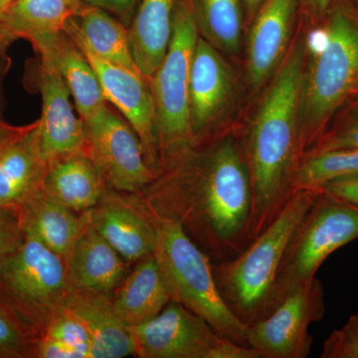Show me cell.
I'll return each instance as SVG.
<instances>
[{"label":"cell","mask_w":358,"mask_h":358,"mask_svg":"<svg viewBox=\"0 0 358 358\" xmlns=\"http://www.w3.org/2000/svg\"><path fill=\"white\" fill-rule=\"evenodd\" d=\"M187 147L166 159L178 164L159 180L157 214L180 223L211 261L230 260L250 244L252 192L244 150L232 136L193 157Z\"/></svg>","instance_id":"6da1fadb"},{"label":"cell","mask_w":358,"mask_h":358,"mask_svg":"<svg viewBox=\"0 0 358 358\" xmlns=\"http://www.w3.org/2000/svg\"><path fill=\"white\" fill-rule=\"evenodd\" d=\"M305 51L294 45L273 80L244 148L252 207L250 243L271 225L296 189L301 159L300 124Z\"/></svg>","instance_id":"7a4b0ae2"},{"label":"cell","mask_w":358,"mask_h":358,"mask_svg":"<svg viewBox=\"0 0 358 358\" xmlns=\"http://www.w3.org/2000/svg\"><path fill=\"white\" fill-rule=\"evenodd\" d=\"M320 32V43L305 69L301 150H310L336 113L358 94V13L350 0H334Z\"/></svg>","instance_id":"3957f363"},{"label":"cell","mask_w":358,"mask_h":358,"mask_svg":"<svg viewBox=\"0 0 358 358\" xmlns=\"http://www.w3.org/2000/svg\"><path fill=\"white\" fill-rule=\"evenodd\" d=\"M320 190H296L274 222L242 253L212 266L224 303L246 326L260 322L275 310V281L285 249Z\"/></svg>","instance_id":"277c9868"},{"label":"cell","mask_w":358,"mask_h":358,"mask_svg":"<svg viewBox=\"0 0 358 358\" xmlns=\"http://www.w3.org/2000/svg\"><path fill=\"white\" fill-rule=\"evenodd\" d=\"M157 228L154 252L173 301L206 320L224 338L248 343L249 327L224 303L214 279L211 259L173 219L152 216Z\"/></svg>","instance_id":"5b68a950"},{"label":"cell","mask_w":358,"mask_h":358,"mask_svg":"<svg viewBox=\"0 0 358 358\" xmlns=\"http://www.w3.org/2000/svg\"><path fill=\"white\" fill-rule=\"evenodd\" d=\"M199 37L192 3L187 0H178L166 57L148 81L154 100L160 159H169L193 141L189 122V78Z\"/></svg>","instance_id":"8992f818"},{"label":"cell","mask_w":358,"mask_h":358,"mask_svg":"<svg viewBox=\"0 0 358 358\" xmlns=\"http://www.w3.org/2000/svg\"><path fill=\"white\" fill-rule=\"evenodd\" d=\"M358 239V205L320 190L285 249L277 281L275 308L291 292L315 279L336 250Z\"/></svg>","instance_id":"52a82bcc"},{"label":"cell","mask_w":358,"mask_h":358,"mask_svg":"<svg viewBox=\"0 0 358 358\" xmlns=\"http://www.w3.org/2000/svg\"><path fill=\"white\" fill-rule=\"evenodd\" d=\"M72 289L65 259L31 235L0 261V294L28 322L58 308Z\"/></svg>","instance_id":"ba28073f"},{"label":"cell","mask_w":358,"mask_h":358,"mask_svg":"<svg viewBox=\"0 0 358 358\" xmlns=\"http://www.w3.org/2000/svg\"><path fill=\"white\" fill-rule=\"evenodd\" d=\"M86 154L117 192H136L152 185L157 173L148 164L138 134L108 106L83 121Z\"/></svg>","instance_id":"9c48e42d"},{"label":"cell","mask_w":358,"mask_h":358,"mask_svg":"<svg viewBox=\"0 0 358 358\" xmlns=\"http://www.w3.org/2000/svg\"><path fill=\"white\" fill-rule=\"evenodd\" d=\"M324 315V287L315 278L291 292L265 319L249 327V345L264 358H307L313 343L308 327Z\"/></svg>","instance_id":"30bf717a"},{"label":"cell","mask_w":358,"mask_h":358,"mask_svg":"<svg viewBox=\"0 0 358 358\" xmlns=\"http://www.w3.org/2000/svg\"><path fill=\"white\" fill-rule=\"evenodd\" d=\"M133 329L134 355L143 358H212L222 341L213 327L178 301Z\"/></svg>","instance_id":"8fae6325"},{"label":"cell","mask_w":358,"mask_h":358,"mask_svg":"<svg viewBox=\"0 0 358 358\" xmlns=\"http://www.w3.org/2000/svg\"><path fill=\"white\" fill-rule=\"evenodd\" d=\"M26 83L42 99L39 119L40 148L47 162L72 154H86V129L75 114L69 88L56 71L38 60L27 66ZM87 155V154H86Z\"/></svg>","instance_id":"7c38bea8"},{"label":"cell","mask_w":358,"mask_h":358,"mask_svg":"<svg viewBox=\"0 0 358 358\" xmlns=\"http://www.w3.org/2000/svg\"><path fill=\"white\" fill-rule=\"evenodd\" d=\"M46 173L39 120L24 126L0 122V210L17 214L41 192Z\"/></svg>","instance_id":"4fadbf2b"},{"label":"cell","mask_w":358,"mask_h":358,"mask_svg":"<svg viewBox=\"0 0 358 358\" xmlns=\"http://www.w3.org/2000/svg\"><path fill=\"white\" fill-rule=\"evenodd\" d=\"M78 45L95 71L106 100L126 117L140 138L148 164L159 173L155 105L148 82L141 75L103 60L86 47Z\"/></svg>","instance_id":"5bb4252c"},{"label":"cell","mask_w":358,"mask_h":358,"mask_svg":"<svg viewBox=\"0 0 358 358\" xmlns=\"http://www.w3.org/2000/svg\"><path fill=\"white\" fill-rule=\"evenodd\" d=\"M31 45L40 62L64 80L83 121L108 106L95 71L69 33H59Z\"/></svg>","instance_id":"9a60e30c"},{"label":"cell","mask_w":358,"mask_h":358,"mask_svg":"<svg viewBox=\"0 0 358 358\" xmlns=\"http://www.w3.org/2000/svg\"><path fill=\"white\" fill-rule=\"evenodd\" d=\"M231 91L232 79L227 65L215 47L199 35L189 78V122L193 141L200 138L215 122L227 105Z\"/></svg>","instance_id":"2e32d148"},{"label":"cell","mask_w":358,"mask_h":358,"mask_svg":"<svg viewBox=\"0 0 358 358\" xmlns=\"http://www.w3.org/2000/svg\"><path fill=\"white\" fill-rule=\"evenodd\" d=\"M58 308L83 322L91 338V358H122L134 355L133 329L115 312L109 293L72 289Z\"/></svg>","instance_id":"e0dca14e"},{"label":"cell","mask_w":358,"mask_h":358,"mask_svg":"<svg viewBox=\"0 0 358 358\" xmlns=\"http://www.w3.org/2000/svg\"><path fill=\"white\" fill-rule=\"evenodd\" d=\"M124 201L106 192L99 204L86 213L90 224L127 262H136L154 254L157 228L152 217Z\"/></svg>","instance_id":"ac0fdd59"},{"label":"cell","mask_w":358,"mask_h":358,"mask_svg":"<svg viewBox=\"0 0 358 358\" xmlns=\"http://www.w3.org/2000/svg\"><path fill=\"white\" fill-rule=\"evenodd\" d=\"M124 261L96 232L87 216L86 225L66 259L71 286L82 291L110 294L128 275Z\"/></svg>","instance_id":"d6986e66"},{"label":"cell","mask_w":358,"mask_h":358,"mask_svg":"<svg viewBox=\"0 0 358 358\" xmlns=\"http://www.w3.org/2000/svg\"><path fill=\"white\" fill-rule=\"evenodd\" d=\"M252 26L248 42V78L260 86L284 55L296 0H264Z\"/></svg>","instance_id":"ffe728a7"},{"label":"cell","mask_w":358,"mask_h":358,"mask_svg":"<svg viewBox=\"0 0 358 358\" xmlns=\"http://www.w3.org/2000/svg\"><path fill=\"white\" fill-rule=\"evenodd\" d=\"M108 185L86 154H72L47 162L42 190L71 210H91L107 192Z\"/></svg>","instance_id":"44dd1931"},{"label":"cell","mask_w":358,"mask_h":358,"mask_svg":"<svg viewBox=\"0 0 358 358\" xmlns=\"http://www.w3.org/2000/svg\"><path fill=\"white\" fill-rule=\"evenodd\" d=\"M23 235L38 238L46 246L67 259L87 223L86 213L78 216L64 204L41 190L17 212Z\"/></svg>","instance_id":"7402d4cb"},{"label":"cell","mask_w":358,"mask_h":358,"mask_svg":"<svg viewBox=\"0 0 358 358\" xmlns=\"http://www.w3.org/2000/svg\"><path fill=\"white\" fill-rule=\"evenodd\" d=\"M176 4V0H141L128 29L134 62L148 83L166 57Z\"/></svg>","instance_id":"603a6c76"},{"label":"cell","mask_w":358,"mask_h":358,"mask_svg":"<svg viewBox=\"0 0 358 358\" xmlns=\"http://www.w3.org/2000/svg\"><path fill=\"white\" fill-rule=\"evenodd\" d=\"M171 301L154 254L138 261L113 298L115 312L131 327L154 319Z\"/></svg>","instance_id":"cb8c5ba5"},{"label":"cell","mask_w":358,"mask_h":358,"mask_svg":"<svg viewBox=\"0 0 358 358\" xmlns=\"http://www.w3.org/2000/svg\"><path fill=\"white\" fill-rule=\"evenodd\" d=\"M66 31L99 58L141 75L131 53L129 30L107 11L81 4Z\"/></svg>","instance_id":"d4e9b609"},{"label":"cell","mask_w":358,"mask_h":358,"mask_svg":"<svg viewBox=\"0 0 358 358\" xmlns=\"http://www.w3.org/2000/svg\"><path fill=\"white\" fill-rule=\"evenodd\" d=\"M81 4L78 0H13L6 9L7 24L15 40L32 44L65 32Z\"/></svg>","instance_id":"484cf974"},{"label":"cell","mask_w":358,"mask_h":358,"mask_svg":"<svg viewBox=\"0 0 358 358\" xmlns=\"http://www.w3.org/2000/svg\"><path fill=\"white\" fill-rule=\"evenodd\" d=\"M200 33L214 47L235 53L241 38L239 0H190Z\"/></svg>","instance_id":"4316f807"},{"label":"cell","mask_w":358,"mask_h":358,"mask_svg":"<svg viewBox=\"0 0 358 358\" xmlns=\"http://www.w3.org/2000/svg\"><path fill=\"white\" fill-rule=\"evenodd\" d=\"M358 174V148L306 154L296 179V189H322L334 179Z\"/></svg>","instance_id":"83f0119b"},{"label":"cell","mask_w":358,"mask_h":358,"mask_svg":"<svg viewBox=\"0 0 358 358\" xmlns=\"http://www.w3.org/2000/svg\"><path fill=\"white\" fill-rule=\"evenodd\" d=\"M33 327L0 294V357H35Z\"/></svg>","instance_id":"f1b7e54d"},{"label":"cell","mask_w":358,"mask_h":358,"mask_svg":"<svg viewBox=\"0 0 358 358\" xmlns=\"http://www.w3.org/2000/svg\"><path fill=\"white\" fill-rule=\"evenodd\" d=\"M57 308L47 324L43 336L67 346L80 358H91V338L83 322L64 308Z\"/></svg>","instance_id":"f546056e"},{"label":"cell","mask_w":358,"mask_h":358,"mask_svg":"<svg viewBox=\"0 0 358 358\" xmlns=\"http://www.w3.org/2000/svg\"><path fill=\"white\" fill-rule=\"evenodd\" d=\"M350 106L352 107L348 108L345 115L334 124V128L327 129L306 154L358 148V101L352 99Z\"/></svg>","instance_id":"4dcf8cb0"},{"label":"cell","mask_w":358,"mask_h":358,"mask_svg":"<svg viewBox=\"0 0 358 358\" xmlns=\"http://www.w3.org/2000/svg\"><path fill=\"white\" fill-rule=\"evenodd\" d=\"M322 358H358V313L324 341Z\"/></svg>","instance_id":"1f68e13d"},{"label":"cell","mask_w":358,"mask_h":358,"mask_svg":"<svg viewBox=\"0 0 358 358\" xmlns=\"http://www.w3.org/2000/svg\"><path fill=\"white\" fill-rule=\"evenodd\" d=\"M23 237L17 214L0 210V261L20 246Z\"/></svg>","instance_id":"d6a6232c"},{"label":"cell","mask_w":358,"mask_h":358,"mask_svg":"<svg viewBox=\"0 0 358 358\" xmlns=\"http://www.w3.org/2000/svg\"><path fill=\"white\" fill-rule=\"evenodd\" d=\"M322 189L358 205V174L334 179Z\"/></svg>","instance_id":"836d02e7"},{"label":"cell","mask_w":358,"mask_h":358,"mask_svg":"<svg viewBox=\"0 0 358 358\" xmlns=\"http://www.w3.org/2000/svg\"><path fill=\"white\" fill-rule=\"evenodd\" d=\"M85 6L98 7L107 13L115 14L124 22H129L138 0H78Z\"/></svg>","instance_id":"e575fe53"},{"label":"cell","mask_w":358,"mask_h":358,"mask_svg":"<svg viewBox=\"0 0 358 358\" xmlns=\"http://www.w3.org/2000/svg\"><path fill=\"white\" fill-rule=\"evenodd\" d=\"M6 9L7 7L0 4V53L6 54L9 46L16 41L7 24Z\"/></svg>","instance_id":"d590c367"},{"label":"cell","mask_w":358,"mask_h":358,"mask_svg":"<svg viewBox=\"0 0 358 358\" xmlns=\"http://www.w3.org/2000/svg\"><path fill=\"white\" fill-rule=\"evenodd\" d=\"M11 66V59L7 53H0V122L3 121L4 91L3 83Z\"/></svg>","instance_id":"8d00e7d4"},{"label":"cell","mask_w":358,"mask_h":358,"mask_svg":"<svg viewBox=\"0 0 358 358\" xmlns=\"http://www.w3.org/2000/svg\"><path fill=\"white\" fill-rule=\"evenodd\" d=\"M334 0H305L308 10L319 17H326Z\"/></svg>","instance_id":"74e56055"},{"label":"cell","mask_w":358,"mask_h":358,"mask_svg":"<svg viewBox=\"0 0 358 358\" xmlns=\"http://www.w3.org/2000/svg\"><path fill=\"white\" fill-rule=\"evenodd\" d=\"M263 1L264 0H244L245 6H246L247 10L250 14L255 13Z\"/></svg>","instance_id":"f35d334b"},{"label":"cell","mask_w":358,"mask_h":358,"mask_svg":"<svg viewBox=\"0 0 358 358\" xmlns=\"http://www.w3.org/2000/svg\"><path fill=\"white\" fill-rule=\"evenodd\" d=\"M13 1V0H0V4H1V6L8 7L9 4H10Z\"/></svg>","instance_id":"ab89813d"},{"label":"cell","mask_w":358,"mask_h":358,"mask_svg":"<svg viewBox=\"0 0 358 358\" xmlns=\"http://www.w3.org/2000/svg\"><path fill=\"white\" fill-rule=\"evenodd\" d=\"M350 2H352V6H355V8L357 9L358 13V0H350Z\"/></svg>","instance_id":"60d3db41"},{"label":"cell","mask_w":358,"mask_h":358,"mask_svg":"<svg viewBox=\"0 0 358 358\" xmlns=\"http://www.w3.org/2000/svg\"><path fill=\"white\" fill-rule=\"evenodd\" d=\"M353 99H355V100L358 101V94H357V96H355V98H353Z\"/></svg>","instance_id":"b9f144b4"}]
</instances>
